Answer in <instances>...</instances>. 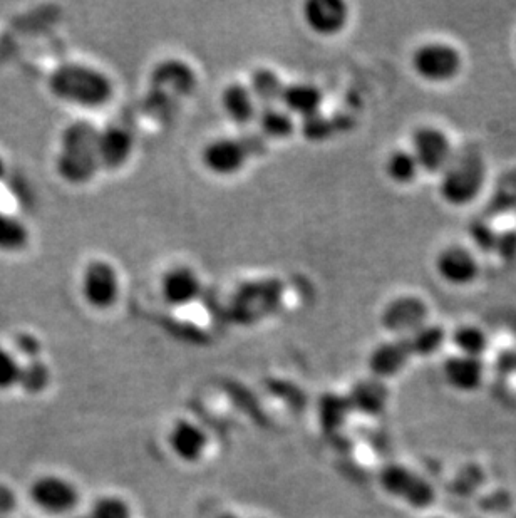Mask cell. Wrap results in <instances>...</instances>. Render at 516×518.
<instances>
[{"mask_svg":"<svg viewBox=\"0 0 516 518\" xmlns=\"http://www.w3.org/2000/svg\"><path fill=\"white\" fill-rule=\"evenodd\" d=\"M453 344H455L458 354L470 356V358L481 359V356L488 351V334L480 326L475 324H465L453 332Z\"/></svg>","mask_w":516,"mask_h":518,"instance_id":"obj_24","label":"cell"},{"mask_svg":"<svg viewBox=\"0 0 516 518\" xmlns=\"http://www.w3.org/2000/svg\"><path fill=\"white\" fill-rule=\"evenodd\" d=\"M202 291L198 275L188 267L168 270L161 279V296L171 307H185L197 301Z\"/></svg>","mask_w":516,"mask_h":518,"instance_id":"obj_14","label":"cell"},{"mask_svg":"<svg viewBox=\"0 0 516 518\" xmlns=\"http://www.w3.org/2000/svg\"><path fill=\"white\" fill-rule=\"evenodd\" d=\"M406 341H408L413 356L428 358V356H433V354L438 353L439 349L443 348L444 341H446V332H444L443 327L426 324L419 331L406 337Z\"/></svg>","mask_w":516,"mask_h":518,"instance_id":"obj_26","label":"cell"},{"mask_svg":"<svg viewBox=\"0 0 516 518\" xmlns=\"http://www.w3.org/2000/svg\"><path fill=\"white\" fill-rule=\"evenodd\" d=\"M252 148L242 140L232 138H218L205 146L203 150V165L218 177H230L242 170Z\"/></svg>","mask_w":516,"mask_h":518,"instance_id":"obj_11","label":"cell"},{"mask_svg":"<svg viewBox=\"0 0 516 518\" xmlns=\"http://www.w3.org/2000/svg\"><path fill=\"white\" fill-rule=\"evenodd\" d=\"M22 364L16 358V354L0 348V391L14 388L19 384Z\"/></svg>","mask_w":516,"mask_h":518,"instance_id":"obj_30","label":"cell"},{"mask_svg":"<svg viewBox=\"0 0 516 518\" xmlns=\"http://www.w3.org/2000/svg\"><path fill=\"white\" fill-rule=\"evenodd\" d=\"M4 173H6V168H4V161L0 160V178L4 177Z\"/></svg>","mask_w":516,"mask_h":518,"instance_id":"obj_35","label":"cell"},{"mask_svg":"<svg viewBox=\"0 0 516 518\" xmlns=\"http://www.w3.org/2000/svg\"><path fill=\"white\" fill-rule=\"evenodd\" d=\"M151 81L156 93L161 96H186L193 91L195 86V74L181 61H165L158 64L151 74Z\"/></svg>","mask_w":516,"mask_h":518,"instance_id":"obj_16","label":"cell"},{"mask_svg":"<svg viewBox=\"0 0 516 518\" xmlns=\"http://www.w3.org/2000/svg\"><path fill=\"white\" fill-rule=\"evenodd\" d=\"M222 518H238V517H235V515H225V517H222Z\"/></svg>","mask_w":516,"mask_h":518,"instance_id":"obj_36","label":"cell"},{"mask_svg":"<svg viewBox=\"0 0 516 518\" xmlns=\"http://www.w3.org/2000/svg\"><path fill=\"white\" fill-rule=\"evenodd\" d=\"M91 518H131V510L121 498L104 497L94 503Z\"/></svg>","mask_w":516,"mask_h":518,"instance_id":"obj_31","label":"cell"},{"mask_svg":"<svg viewBox=\"0 0 516 518\" xmlns=\"http://www.w3.org/2000/svg\"><path fill=\"white\" fill-rule=\"evenodd\" d=\"M381 485L389 495L411 507H428L434 502V488L426 478L403 465H389L381 472Z\"/></svg>","mask_w":516,"mask_h":518,"instance_id":"obj_5","label":"cell"},{"mask_svg":"<svg viewBox=\"0 0 516 518\" xmlns=\"http://www.w3.org/2000/svg\"><path fill=\"white\" fill-rule=\"evenodd\" d=\"M49 383H51V371L47 368L46 363H42L41 359L26 361V364H22L21 376H19V384H17L22 391H26L27 394H39L46 391Z\"/></svg>","mask_w":516,"mask_h":518,"instance_id":"obj_28","label":"cell"},{"mask_svg":"<svg viewBox=\"0 0 516 518\" xmlns=\"http://www.w3.org/2000/svg\"><path fill=\"white\" fill-rule=\"evenodd\" d=\"M173 453L185 462H197L207 450V435L191 421H178L170 433Z\"/></svg>","mask_w":516,"mask_h":518,"instance_id":"obj_18","label":"cell"},{"mask_svg":"<svg viewBox=\"0 0 516 518\" xmlns=\"http://www.w3.org/2000/svg\"><path fill=\"white\" fill-rule=\"evenodd\" d=\"M347 398L352 410L361 411L366 415H377L386 408L389 393L381 379L371 378L359 381Z\"/></svg>","mask_w":516,"mask_h":518,"instance_id":"obj_21","label":"cell"},{"mask_svg":"<svg viewBox=\"0 0 516 518\" xmlns=\"http://www.w3.org/2000/svg\"><path fill=\"white\" fill-rule=\"evenodd\" d=\"M352 411L349 398L339 396V394H326L320 399L319 415L320 423L324 426V430L334 431L344 425L347 416Z\"/></svg>","mask_w":516,"mask_h":518,"instance_id":"obj_27","label":"cell"},{"mask_svg":"<svg viewBox=\"0 0 516 518\" xmlns=\"http://www.w3.org/2000/svg\"><path fill=\"white\" fill-rule=\"evenodd\" d=\"M428 306L416 296L396 297L381 314L382 326L399 337H408L428 324Z\"/></svg>","mask_w":516,"mask_h":518,"instance_id":"obj_8","label":"cell"},{"mask_svg":"<svg viewBox=\"0 0 516 518\" xmlns=\"http://www.w3.org/2000/svg\"><path fill=\"white\" fill-rule=\"evenodd\" d=\"M411 358L413 353L409 349L406 337H399L396 341L384 342L377 346L369 358V366L377 379L393 378L406 368Z\"/></svg>","mask_w":516,"mask_h":518,"instance_id":"obj_17","label":"cell"},{"mask_svg":"<svg viewBox=\"0 0 516 518\" xmlns=\"http://www.w3.org/2000/svg\"><path fill=\"white\" fill-rule=\"evenodd\" d=\"M14 349L26 361H34V359H39V354H41V342L32 334H19L14 339Z\"/></svg>","mask_w":516,"mask_h":518,"instance_id":"obj_33","label":"cell"},{"mask_svg":"<svg viewBox=\"0 0 516 518\" xmlns=\"http://www.w3.org/2000/svg\"><path fill=\"white\" fill-rule=\"evenodd\" d=\"M119 279L113 265L94 260L83 274V297L89 306L108 309L118 301Z\"/></svg>","mask_w":516,"mask_h":518,"instance_id":"obj_10","label":"cell"},{"mask_svg":"<svg viewBox=\"0 0 516 518\" xmlns=\"http://www.w3.org/2000/svg\"><path fill=\"white\" fill-rule=\"evenodd\" d=\"M16 505V498L12 495L9 488L0 485V515L12 512V508Z\"/></svg>","mask_w":516,"mask_h":518,"instance_id":"obj_34","label":"cell"},{"mask_svg":"<svg viewBox=\"0 0 516 518\" xmlns=\"http://www.w3.org/2000/svg\"><path fill=\"white\" fill-rule=\"evenodd\" d=\"M29 495L34 505L49 515L73 512L79 502L78 488L74 483L57 475H42L34 480Z\"/></svg>","mask_w":516,"mask_h":518,"instance_id":"obj_7","label":"cell"},{"mask_svg":"<svg viewBox=\"0 0 516 518\" xmlns=\"http://www.w3.org/2000/svg\"><path fill=\"white\" fill-rule=\"evenodd\" d=\"M29 240L26 225L17 218L0 213V250L16 252L24 249Z\"/></svg>","mask_w":516,"mask_h":518,"instance_id":"obj_29","label":"cell"},{"mask_svg":"<svg viewBox=\"0 0 516 518\" xmlns=\"http://www.w3.org/2000/svg\"><path fill=\"white\" fill-rule=\"evenodd\" d=\"M411 153L421 170L441 173L455 155V148L443 130L434 126H421L411 138Z\"/></svg>","mask_w":516,"mask_h":518,"instance_id":"obj_6","label":"cell"},{"mask_svg":"<svg viewBox=\"0 0 516 518\" xmlns=\"http://www.w3.org/2000/svg\"><path fill=\"white\" fill-rule=\"evenodd\" d=\"M248 89L252 91L253 98H255L258 106L262 109L282 103L285 84L282 83V79L274 71L258 69V71L253 73L250 88Z\"/></svg>","mask_w":516,"mask_h":518,"instance_id":"obj_22","label":"cell"},{"mask_svg":"<svg viewBox=\"0 0 516 518\" xmlns=\"http://www.w3.org/2000/svg\"><path fill=\"white\" fill-rule=\"evenodd\" d=\"M257 121L262 135L272 140H285L294 133V118L282 104L260 109Z\"/></svg>","mask_w":516,"mask_h":518,"instance_id":"obj_23","label":"cell"},{"mask_svg":"<svg viewBox=\"0 0 516 518\" xmlns=\"http://www.w3.org/2000/svg\"><path fill=\"white\" fill-rule=\"evenodd\" d=\"M135 148L133 135L123 126H108L99 131L98 160L99 165L109 170H116L129 160Z\"/></svg>","mask_w":516,"mask_h":518,"instance_id":"obj_15","label":"cell"},{"mask_svg":"<svg viewBox=\"0 0 516 518\" xmlns=\"http://www.w3.org/2000/svg\"><path fill=\"white\" fill-rule=\"evenodd\" d=\"M51 91L66 103L99 108L113 96V84L106 74L83 64H64L52 73Z\"/></svg>","mask_w":516,"mask_h":518,"instance_id":"obj_3","label":"cell"},{"mask_svg":"<svg viewBox=\"0 0 516 518\" xmlns=\"http://www.w3.org/2000/svg\"><path fill=\"white\" fill-rule=\"evenodd\" d=\"M223 111L237 125H248L257 120L258 106L252 91L243 84H230L222 94Z\"/></svg>","mask_w":516,"mask_h":518,"instance_id":"obj_19","label":"cell"},{"mask_svg":"<svg viewBox=\"0 0 516 518\" xmlns=\"http://www.w3.org/2000/svg\"><path fill=\"white\" fill-rule=\"evenodd\" d=\"M486 183V161L480 148L463 146L441 171L439 195L451 207H468L480 197Z\"/></svg>","mask_w":516,"mask_h":518,"instance_id":"obj_1","label":"cell"},{"mask_svg":"<svg viewBox=\"0 0 516 518\" xmlns=\"http://www.w3.org/2000/svg\"><path fill=\"white\" fill-rule=\"evenodd\" d=\"M302 131H304V135L307 136L309 140H326V138L331 136V121L324 118V116H320V113L315 114L312 118L304 120Z\"/></svg>","mask_w":516,"mask_h":518,"instance_id":"obj_32","label":"cell"},{"mask_svg":"<svg viewBox=\"0 0 516 518\" xmlns=\"http://www.w3.org/2000/svg\"><path fill=\"white\" fill-rule=\"evenodd\" d=\"M322 93L314 84L295 83L285 86L284 96H282V106L290 114H297L302 120L312 118L320 113L322 106Z\"/></svg>","mask_w":516,"mask_h":518,"instance_id":"obj_20","label":"cell"},{"mask_svg":"<svg viewBox=\"0 0 516 518\" xmlns=\"http://www.w3.org/2000/svg\"><path fill=\"white\" fill-rule=\"evenodd\" d=\"M99 130L88 121H76L62 133L57 171L66 182L83 185L98 173Z\"/></svg>","mask_w":516,"mask_h":518,"instance_id":"obj_2","label":"cell"},{"mask_svg":"<svg viewBox=\"0 0 516 518\" xmlns=\"http://www.w3.org/2000/svg\"><path fill=\"white\" fill-rule=\"evenodd\" d=\"M443 376L449 388L473 393L485 381V364L481 359L455 354L444 361Z\"/></svg>","mask_w":516,"mask_h":518,"instance_id":"obj_13","label":"cell"},{"mask_svg":"<svg viewBox=\"0 0 516 518\" xmlns=\"http://www.w3.org/2000/svg\"><path fill=\"white\" fill-rule=\"evenodd\" d=\"M515 49H516V42H515Z\"/></svg>","mask_w":516,"mask_h":518,"instance_id":"obj_37","label":"cell"},{"mask_svg":"<svg viewBox=\"0 0 516 518\" xmlns=\"http://www.w3.org/2000/svg\"><path fill=\"white\" fill-rule=\"evenodd\" d=\"M349 19L342 0H309L304 6V21L319 36H334L344 29Z\"/></svg>","mask_w":516,"mask_h":518,"instance_id":"obj_12","label":"cell"},{"mask_svg":"<svg viewBox=\"0 0 516 518\" xmlns=\"http://www.w3.org/2000/svg\"><path fill=\"white\" fill-rule=\"evenodd\" d=\"M411 66L414 73L424 81L444 84L460 76L463 71V56L448 42H426L413 52Z\"/></svg>","mask_w":516,"mask_h":518,"instance_id":"obj_4","label":"cell"},{"mask_svg":"<svg viewBox=\"0 0 516 518\" xmlns=\"http://www.w3.org/2000/svg\"><path fill=\"white\" fill-rule=\"evenodd\" d=\"M434 267L439 279L451 287L471 285L480 275V264L475 254L461 245H451L441 250Z\"/></svg>","mask_w":516,"mask_h":518,"instance_id":"obj_9","label":"cell"},{"mask_svg":"<svg viewBox=\"0 0 516 518\" xmlns=\"http://www.w3.org/2000/svg\"><path fill=\"white\" fill-rule=\"evenodd\" d=\"M419 163L411 150H396L387 156L386 175L396 185H409L418 178Z\"/></svg>","mask_w":516,"mask_h":518,"instance_id":"obj_25","label":"cell"}]
</instances>
